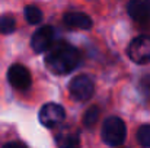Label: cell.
<instances>
[{"instance_id":"3957f363","label":"cell","mask_w":150,"mask_h":148,"mask_svg":"<svg viewBox=\"0 0 150 148\" xmlns=\"http://www.w3.org/2000/svg\"><path fill=\"white\" fill-rule=\"evenodd\" d=\"M69 90H70V95L74 100L86 102V100H89L92 97L93 90H95V84H93V80L89 76L80 74V76H76L70 81Z\"/></svg>"},{"instance_id":"8fae6325","label":"cell","mask_w":150,"mask_h":148,"mask_svg":"<svg viewBox=\"0 0 150 148\" xmlns=\"http://www.w3.org/2000/svg\"><path fill=\"white\" fill-rule=\"evenodd\" d=\"M25 18H26L28 23L37 25L42 20V12L37 6H26L25 7Z\"/></svg>"},{"instance_id":"6da1fadb","label":"cell","mask_w":150,"mask_h":148,"mask_svg":"<svg viewBox=\"0 0 150 148\" xmlns=\"http://www.w3.org/2000/svg\"><path fill=\"white\" fill-rule=\"evenodd\" d=\"M47 51L45 64L54 74H67L73 71L80 61L79 49L64 41L51 45Z\"/></svg>"},{"instance_id":"52a82bcc","label":"cell","mask_w":150,"mask_h":148,"mask_svg":"<svg viewBox=\"0 0 150 148\" xmlns=\"http://www.w3.org/2000/svg\"><path fill=\"white\" fill-rule=\"evenodd\" d=\"M54 41V28L50 25L41 26L35 31L31 38V47L35 52H44L52 45Z\"/></svg>"},{"instance_id":"30bf717a","label":"cell","mask_w":150,"mask_h":148,"mask_svg":"<svg viewBox=\"0 0 150 148\" xmlns=\"http://www.w3.org/2000/svg\"><path fill=\"white\" fill-rule=\"evenodd\" d=\"M55 144L60 148H73L80 145V137L79 132L74 129H63L55 137Z\"/></svg>"},{"instance_id":"8992f818","label":"cell","mask_w":150,"mask_h":148,"mask_svg":"<svg viewBox=\"0 0 150 148\" xmlns=\"http://www.w3.org/2000/svg\"><path fill=\"white\" fill-rule=\"evenodd\" d=\"M7 80L18 90H26V89H29L31 87V81H32L29 70L25 65H22V64H13L9 68V71H7Z\"/></svg>"},{"instance_id":"7c38bea8","label":"cell","mask_w":150,"mask_h":148,"mask_svg":"<svg viewBox=\"0 0 150 148\" xmlns=\"http://www.w3.org/2000/svg\"><path fill=\"white\" fill-rule=\"evenodd\" d=\"M137 141L142 147H146L149 148L150 147V125L146 123V125H142L139 129H137Z\"/></svg>"},{"instance_id":"277c9868","label":"cell","mask_w":150,"mask_h":148,"mask_svg":"<svg viewBox=\"0 0 150 148\" xmlns=\"http://www.w3.org/2000/svg\"><path fill=\"white\" fill-rule=\"evenodd\" d=\"M128 57L136 64H149L150 62V36L140 35L134 38L128 45Z\"/></svg>"},{"instance_id":"9a60e30c","label":"cell","mask_w":150,"mask_h":148,"mask_svg":"<svg viewBox=\"0 0 150 148\" xmlns=\"http://www.w3.org/2000/svg\"><path fill=\"white\" fill-rule=\"evenodd\" d=\"M4 147H6V148H10V147H25V144H22V142H9V144H6Z\"/></svg>"},{"instance_id":"4fadbf2b","label":"cell","mask_w":150,"mask_h":148,"mask_svg":"<svg viewBox=\"0 0 150 148\" xmlns=\"http://www.w3.org/2000/svg\"><path fill=\"white\" fill-rule=\"evenodd\" d=\"M15 28H16V22H15L13 16L4 15L0 18V34H4V35L12 34L15 31Z\"/></svg>"},{"instance_id":"ba28073f","label":"cell","mask_w":150,"mask_h":148,"mask_svg":"<svg viewBox=\"0 0 150 148\" xmlns=\"http://www.w3.org/2000/svg\"><path fill=\"white\" fill-rule=\"evenodd\" d=\"M127 10L136 22L150 20V0H130Z\"/></svg>"},{"instance_id":"9c48e42d","label":"cell","mask_w":150,"mask_h":148,"mask_svg":"<svg viewBox=\"0 0 150 148\" xmlns=\"http://www.w3.org/2000/svg\"><path fill=\"white\" fill-rule=\"evenodd\" d=\"M63 20L67 26L74 29H91L92 28V19L82 12H69L63 16Z\"/></svg>"},{"instance_id":"7a4b0ae2","label":"cell","mask_w":150,"mask_h":148,"mask_svg":"<svg viewBox=\"0 0 150 148\" xmlns=\"http://www.w3.org/2000/svg\"><path fill=\"white\" fill-rule=\"evenodd\" d=\"M102 141L109 147H118L125 141L127 137V128L122 119L117 116H111L103 121L102 129H100Z\"/></svg>"},{"instance_id":"5b68a950","label":"cell","mask_w":150,"mask_h":148,"mask_svg":"<svg viewBox=\"0 0 150 148\" xmlns=\"http://www.w3.org/2000/svg\"><path fill=\"white\" fill-rule=\"evenodd\" d=\"M40 122L45 128H55L66 119V112L63 106L57 103H47L40 110Z\"/></svg>"},{"instance_id":"5bb4252c","label":"cell","mask_w":150,"mask_h":148,"mask_svg":"<svg viewBox=\"0 0 150 148\" xmlns=\"http://www.w3.org/2000/svg\"><path fill=\"white\" fill-rule=\"evenodd\" d=\"M99 113L100 112H99V107L98 106H91V109H88V112L85 113V118H83L85 125L88 128L93 126L98 122V119H99Z\"/></svg>"}]
</instances>
